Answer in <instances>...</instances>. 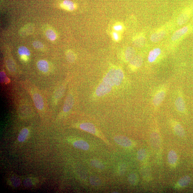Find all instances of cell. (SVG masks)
I'll use <instances>...</instances> for the list:
<instances>
[{"label":"cell","instance_id":"cell-1","mask_svg":"<svg viewBox=\"0 0 193 193\" xmlns=\"http://www.w3.org/2000/svg\"><path fill=\"white\" fill-rule=\"evenodd\" d=\"M168 87L166 85L160 86L155 91L152 99V105L155 110H157L162 105L166 95Z\"/></svg>","mask_w":193,"mask_h":193},{"label":"cell","instance_id":"cell-2","mask_svg":"<svg viewBox=\"0 0 193 193\" xmlns=\"http://www.w3.org/2000/svg\"><path fill=\"white\" fill-rule=\"evenodd\" d=\"M114 141L122 147L129 148L133 145L132 141L129 138L123 136L118 135L114 137Z\"/></svg>","mask_w":193,"mask_h":193},{"label":"cell","instance_id":"cell-3","mask_svg":"<svg viewBox=\"0 0 193 193\" xmlns=\"http://www.w3.org/2000/svg\"><path fill=\"white\" fill-rule=\"evenodd\" d=\"M112 86L103 82L101 83L96 88V96H102L105 95L111 92Z\"/></svg>","mask_w":193,"mask_h":193},{"label":"cell","instance_id":"cell-4","mask_svg":"<svg viewBox=\"0 0 193 193\" xmlns=\"http://www.w3.org/2000/svg\"><path fill=\"white\" fill-rule=\"evenodd\" d=\"M175 105L177 111L181 113L185 112L186 111V105L181 93L179 91L178 95L175 102Z\"/></svg>","mask_w":193,"mask_h":193},{"label":"cell","instance_id":"cell-5","mask_svg":"<svg viewBox=\"0 0 193 193\" xmlns=\"http://www.w3.org/2000/svg\"><path fill=\"white\" fill-rule=\"evenodd\" d=\"M129 62V67L131 70H136L142 66L143 63L142 57L140 55H135Z\"/></svg>","mask_w":193,"mask_h":193},{"label":"cell","instance_id":"cell-6","mask_svg":"<svg viewBox=\"0 0 193 193\" xmlns=\"http://www.w3.org/2000/svg\"><path fill=\"white\" fill-rule=\"evenodd\" d=\"M33 99L35 105L38 110L42 111L44 107L43 98L38 93H34L33 94Z\"/></svg>","mask_w":193,"mask_h":193},{"label":"cell","instance_id":"cell-7","mask_svg":"<svg viewBox=\"0 0 193 193\" xmlns=\"http://www.w3.org/2000/svg\"><path fill=\"white\" fill-rule=\"evenodd\" d=\"M115 71V69H111L103 78V82L109 84L112 87L115 85V82H114Z\"/></svg>","mask_w":193,"mask_h":193},{"label":"cell","instance_id":"cell-8","mask_svg":"<svg viewBox=\"0 0 193 193\" xmlns=\"http://www.w3.org/2000/svg\"><path fill=\"white\" fill-rule=\"evenodd\" d=\"M73 146L77 149L80 150L87 151L90 148L89 144L84 140L77 139L72 142Z\"/></svg>","mask_w":193,"mask_h":193},{"label":"cell","instance_id":"cell-9","mask_svg":"<svg viewBox=\"0 0 193 193\" xmlns=\"http://www.w3.org/2000/svg\"><path fill=\"white\" fill-rule=\"evenodd\" d=\"M74 103L73 96L72 94H69L66 98L63 107V112L65 113L68 112L73 107Z\"/></svg>","mask_w":193,"mask_h":193},{"label":"cell","instance_id":"cell-10","mask_svg":"<svg viewBox=\"0 0 193 193\" xmlns=\"http://www.w3.org/2000/svg\"><path fill=\"white\" fill-rule=\"evenodd\" d=\"M34 25L33 24L29 23L25 25L19 30V34L22 36H26L32 34L34 31Z\"/></svg>","mask_w":193,"mask_h":193},{"label":"cell","instance_id":"cell-11","mask_svg":"<svg viewBox=\"0 0 193 193\" xmlns=\"http://www.w3.org/2000/svg\"><path fill=\"white\" fill-rule=\"evenodd\" d=\"M161 53V50L159 48H154L151 51L148 56V61L149 62H154Z\"/></svg>","mask_w":193,"mask_h":193},{"label":"cell","instance_id":"cell-12","mask_svg":"<svg viewBox=\"0 0 193 193\" xmlns=\"http://www.w3.org/2000/svg\"><path fill=\"white\" fill-rule=\"evenodd\" d=\"M190 16V11L188 10L181 13L178 18L177 24L179 25H184L188 22Z\"/></svg>","mask_w":193,"mask_h":193},{"label":"cell","instance_id":"cell-13","mask_svg":"<svg viewBox=\"0 0 193 193\" xmlns=\"http://www.w3.org/2000/svg\"><path fill=\"white\" fill-rule=\"evenodd\" d=\"M80 129L82 130L93 134H96V129L94 125L91 123H83L79 125Z\"/></svg>","mask_w":193,"mask_h":193},{"label":"cell","instance_id":"cell-14","mask_svg":"<svg viewBox=\"0 0 193 193\" xmlns=\"http://www.w3.org/2000/svg\"><path fill=\"white\" fill-rule=\"evenodd\" d=\"M171 123L173 130L176 135L179 136L183 137L185 135L184 130L180 123L175 120H172Z\"/></svg>","mask_w":193,"mask_h":193},{"label":"cell","instance_id":"cell-15","mask_svg":"<svg viewBox=\"0 0 193 193\" xmlns=\"http://www.w3.org/2000/svg\"><path fill=\"white\" fill-rule=\"evenodd\" d=\"M188 31V26H185L176 31L172 35L171 37V40L173 41H175L179 40L184 35L186 34Z\"/></svg>","mask_w":193,"mask_h":193},{"label":"cell","instance_id":"cell-16","mask_svg":"<svg viewBox=\"0 0 193 193\" xmlns=\"http://www.w3.org/2000/svg\"><path fill=\"white\" fill-rule=\"evenodd\" d=\"M124 76V73L121 69L119 68L115 69L114 73L115 85L117 86L120 85L123 82Z\"/></svg>","mask_w":193,"mask_h":193},{"label":"cell","instance_id":"cell-17","mask_svg":"<svg viewBox=\"0 0 193 193\" xmlns=\"http://www.w3.org/2000/svg\"><path fill=\"white\" fill-rule=\"evenodd\" d=\"M37 67L39 70L43 73H47L49 70V65L47 61L40 60L38 62Z\"/></svg>","mask_w":193,"mask_h":193},{"label":"cell","instance_id":"cell-18","mask_svg":"<svg viewBox=\"0 0 193 193\" xmlns=\"http://www.w3.org/2000/svg\"><path fill=\"white\" fill-rule=\"evenodd\" d=\"M166 35L165 31H161L152 34L150 36V40L154 43H157L161 41L164 38Z\"/></svg>","mask_w":193,"mask_h":193},{"label":"cell","instance_id":"cell-19","mask_svg":"<svg viewBox=\"0 0 193 193\" xmlns=\"http://www.w3.org/2000/svg\"><path fill=\"white\" fill-rule=\"evenodd\" d=\"M136 52L134 48L132 47H128L125 51L124 58L127 62H129L135 56Z\"/></svg>","mask_w":193,"mask_h":193},{"label":"cell","instance_id":"cell-20","mask_svg":"<svg viewBox=\"0 0 193 193\" xmlns=\"http://www.w3.org/2000/svg\"><path fill=\"white\" fill-rule=\"evenodd\" d=\"M30 131L28 128L23 129L19 132L17 138V140L19 142H25L29 136Z\"/></svg>","mask_w":193,"mask_h":193},{"label":"cell","instance_id":"cell-21","mask_svg":"<svg viewBox=\"0 0 193 193\" xmlns=\"http://www.w3.org/2000/svg\"><path fill=\"white\" fill-rule=\"evenodd\" d=\"M45 34L48 40L51 41H54L56 40L57 37L56 31L53 29L47 27L45 30Z\"/></svg>","mask_w":193,"mask_h":193},{"label":"cell","instance_id":"cell-22","mask_svg":"<svg viewBox=\"0 0 193 193\" xmlns=\"http://www.w3.org/2000/svg\"><path fill=\"white\" fill-rule=\"evenodd\" d=\"M61 6L64 10L68 11H73L76 7L74 3L69 0H65L61 4Z\"/></svg>","mask_w":193,"mask_h":193},{"label":"cell","instance_id":"cell-23","mask_svg":"<svg viewBox=\"0 0 193 193\" xmlns=\"http://www.w3.org/2000/svg\"><path fill=\"white\" fill-rule=\"evenodd\" d=\"M169 163L171 166L176 165L177 161V155L176 152L173 150L170 151L168 155Z\"/></svg>","mask_w":193,"mask_h":193},{"label":"cell","instance_id":"cell-24","mask_svg":"<svg viewBox=\"0 0 193 193\" xmlns=\"http://www.w3.org/2000/svg\"><path fill=\"white\" fill-rule=\"evenodd\" d=\"M128 181L130 184L136 186L138 184L139 181L138 175L135 173H131L128 177Z\"/></svg>","mask_w":193,"mask_h":193},{"label":"cell","instance_id":"cell-25","mask_svg":"<svg viewBox=\"0 0 193 193\" xmlns=\"http://www.w3.org/2000/svg\"><path fill=\"white\" fill-rule=\"evenodd\" d=\"M191 179L188 176H185L179 179L177 184L179 187H183L189 184L190 182Z\"/></svg>","mask_w":193,"mask_h":193},{"label":"cell","instance_id":"cell-26","mask_svg":"<svg viewBox=\"0 0 193 193\" xmlns=\"http://www.w3.org/2000/svg\"><path fill=\"white\" fill-rule=\"evenodd\" d=\"M146 43V38L143 37H138L134 41V45L138 47H142Z\"/></svg>","mask_w":193,"mask_h":193},{"label":"cell","instance_id":"cell-27","mask_svg":"<svg viewBox=\"0 0 193 193\" xmlns=\"http://www.w3.org/2000/svg\"><path fill=\"white\" fill-rule=\"evenodd\" d=\"M66 57L67 61L70 63L74 62L76 59V56L74 53L71 50H68L66 52Z\"/></svg>","mask_w":193,"mask_h":193},{"label":"cell","instance_id":"cell-28","mask_svg":"<svg viewBox=\"0 0 193 193\" xmlns=\"http://www.w3.org/2000/svg\"><path fill=\"white\" fill-rule=\"evenodd\" d=\"M18 53L20 56L26 55L28 56L31 55V52L27 48L24 46H21L18 49Z\"/></svg>","mask_w":193,"mask_h":193},{"label":"cell","instance_id":"cell-29","mask_svg":"<svg viewBox=\"0 0 193 193\" xmlns=\"http://www.w3.org/2000/svg\"><path fill=\"white\" fill-rule=\"evenodd\" d=\"M152 143L155 147H157L159 144V136L157 133L154 132L151 135Z\"/></svg>","mask_w":193,"mask_h":193},{"label":"cell","instance_id":"cell-30","mask_svg":"<svg viewBox=\"0 0 193 193\" xmlns=\"http://www.w3.org/2000/svg\"><path fill=\"white\" fill-rule=\"evenodd\" d=\"M90 164L93 167L96 168L102 169L105 168V166L100 161L97 159H93L90 161Z\"/></svg>","mask_w":193,"mask_h":193},{"label":"cell","instance_id":"cell-31","mask_svg":"<svg viewBox=\"0 0 193 193\" xmlns=\"http://www.w3.org/2000/svg\"><path fill=\"white\" fill-rule=\"evenodd\" d=\"M146 156H147V153H146V151L144 149H140L137 153L138 159L140 161H142L145 159Z\"/></svg>","mask_w":193,"mask_h":193},{"label":"cell","instance_id":"cell-32","mask_svg":"<svg viewBox=\"0 0 193 193\" xmlns=\"http://www.w3.org/2000/svg\"><path fill=\"white\" fill-rule=\"evenodd\" d=\"M6 63L8 68L10 71L13 72L16 70V67L13 60L9 59L7 60Z\"/></svg>","mask_w":193,"mask_h":193},{"label":"cell","instance_id":"cell-33","mask_svg":"<svg viewBox=\"0 0 193 193\" xmlns=\"http://www.w3.org/2000/svg\"><path fill=\"white\" fill-rule=\"evenodd\" d=\"M90 182L92 185L94 186H98L101 183L100 179L97 177L95 176H92L90 178Z\"/></svg>","mask_w":193,"mask_h":193},{"label":"cell","instance_id":"cell-34","mask_svg":"<svg viewBox=\"0 0 193 193\" xmlns=\"http://www.w3.org/2000/svg\"><path fill=\"white\" fill-rule=\"evenodd\" d=\"M10 82V79L7 77L5 72L2 71L1 72V82L8 84Z\"/></svg>","mask_w":193,"mask_h":193},{"label":"cell","instance_id":"cell-35","mask_svg":"<svg viewBox=\"0 0 193 193\" xmlns=\"http://www.w3.org/2000/svg\"><path fill=\"white\" fill-rule=\"evenodd\" d=\"M64 90V87H62L56 92L55 93L54 96L55 100H58L62 95Z\"/></svg>","mask_w":193,"mask_h":193},{"label":"cell","instance_id":"cell-36","mask_svg":"<svg viewBox=\"0 0 193 193\" xmlns=\"http://www.w3.org/2000/svg\"><path fill=\"white\" fill-rule=\"evenodd\" d=\"M33 46L36 49L38 50H43L44 49V46L41 42L36 41L33 42Z\"/></svg>","mask_w":193,"mask_h":193},{"label":"cell","instance_id":"cell-37","mask_svg":"<svg viewBox=\"0 0 193 193\" xmlns=\"http://www.w3.org/2000/svg\"><path fill=\"white\" fill-rule=\"evenodd\" d=\"M126 170V165L124 164H121L119 166L118 168V171L120 175L124 174Z\"/></svg>","mask_w":193,"mask_h":193},{"label":"cell","instance_id":"cell-38","mask_svg":"<svg viewBox=\"0 0 193 193\" xmlns=\"http://www.w3.org/2000/svg\"><path fill=\"white\" fill-rule=\"evenodd\" d=\"M123 25L120 24H117L114 25V31L116 32H120L123 31Z\"/></svg>","mask_w":193,"mask_h":193},{"label":"cell","instance_id":"cell-39","mask_svg":"<svg viewBox=\"0 0 193 193\" xmlns=\"http://www.w3.org/2000/svg\"><path fill=\"white\" fill-rule=\"evenodd\" d=\"M112 36L113 39L116 41H118L120 39V35L118 32L114 31L112 33Z\"/></svg>","mask_w":193,"mask_h":193},{"label":"cell","instance_id":"cell-40","mask_svg":"<svg viewBox=\"0 0 193 193\" xmlns=\"http://www.w3.org/2000/svg\"><path fill=\"white\" fill-rule=\"evenodd\" d=\"M21 60L27 62L28 60V56L26 55H22L21 56Z\"/></svg>","mask_w":193,"mask_h":193}]
</instances>
